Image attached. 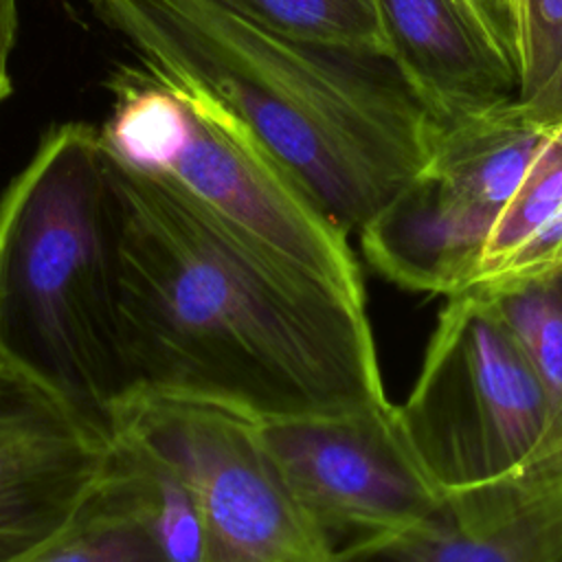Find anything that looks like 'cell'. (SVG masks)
Here are the masks:
<instances>
[{
    "label": "cell",
    "mask_w": 562,
    "mask_h": 562,
    "mask_svg": "<svg viewBox=\"0 0 562 562\" xmlns=\"http://www.w3.org/2000/svg\"><path fill=\"white\" fill-rule=\"evenodd\" d=\"M103 160L132 389L204 397L257 419L389 402L364 294L272 252L169 178L105 147Z\"/></svg>",
    "instance_id": "6da1fadb"
},
{
    "label": "cell",
    "mask_w": 562,
    "mask_h": 562,
    "mask_svg": "<svg viewBox=\"0 0 562 562\" xmlns=\"http://www.w3.org/2000/svg\"><path fill=\"white\" fill-rule=\"evenodd\" d=\"M143 68L239 119L347 235L426 169L437 125L389 59L281 35L222 0H90Z\"/></svg>",
    "instance_id": "7a4b0ae2"
},
{
    "label": "cell",
    "mask_w": 562,
    "mask_h": 562,
    "mask_svg": "<svg viewBox=\"0 0 562 562\" xmlns=\"http://www.w3.org/2000/svg\"><path fill=\"white\" fill-rule=\"evenodd\" d=\"M0 360L105 428L132 391L119 224L92 125L48 130L0 198Z\"/></svg>",
    "instance_id": "3957f363"
},
{
    "label": "cell",
    "mask_w": 562,
    "mask_h": 562,
    "mask_svg": "<svg viewBox=\"0 0 562 562\" xmlns=\"http://www.w3.org/2000/svg\"><path fill=\"white\" fill-rule=\"evenodd\" d=\"M397 417L443 492L507 476L562 439L538 373L476 290L448 296Z\"/></svg>",
    "instance_id": "277c9868"
},
{
    "label": "cell",
    "mask_w": 562,
    "mask_h": 562,
    "mask_svg": "<svg viewBox=\"0 0 562 562\" xmlns=\"http://www.w3.org/2000/svg\"><path fill=\"white\" fill-rule=\"evenodd\" d=\"M108 430L145 443L184 479L204 527V562H331L334 542L290 492L255 415L132 389L110 411Z\"/></svg>",
    "instance_id": "5b68a950"
},
{
    "label": "cell",
    "mask_w": 562,
    "mask_h": 562,
    "mask_svg": "<svg viewBox=\"0 0 562 562\" xmlns=\"http://www.w3.org/2000/svg\"><path fill=\"white\" fill-rule=\"evenodd\" d=\"M259 435L310 520L340 547L430 520L446 492L415 457L393 402L259 419Z\"/></svg>",
    "instance_id": "8992f818"
},
{
    "label": "cell",
    "mask_w": 562,
    "mask_h": 562,
    "mask_svg": "<svg viewBox=\"0 0 562 562\" xmlns=\"http://www.w3.org/2000/svg\"><path fill=\"white\" fill-rule=\"evenodd\" d=\"M187 110L184 147L160 171L233 228L356 294L360 263L342 233L299 178L231 112L173 88Z\"/></svg>",
    "instance_id": "52a82bcc"
},
{
    "label": "cell",
    "mask_w": 562,
    "mask_h": 562,
    "mask_svg": "<svg viewBox=\"0 0 562 562\" xmlns=\"http://www.w3.org/2000/svg\"><path fill=\"white\" fill-rule=\"evenodd\" d=\"M110 430L0 360V562L66 527L101 483Z\"/></svg>",
    "instance_id": "ba28073f"
},
{
    "label": "cell",
    "mask_w": 562,
    "mask_h": 562,
    "mask_svg": "<svg viewBox=\"0 0 562 562\" xmlns=\"http://www.w3.org/2000/svg\"><path fill=\"white\" fill-rule=\"evenodd\" d=\"M331 562H562V439L507 476L446 492L426 522L338 547Z\"/></svg>",
    "instance_id": "9c48e42d"
},
{
    "label": "cell",
    "mask_w": 562,
    "mask_h": 562,
    "mask_svg": "<svg viewBox=\"0 0 562 562\" xmlns=\"http://www.w3.org/2000/svg\"><path fill=\"white\" fill-rule=\"evenodd\" d=\"M389 64L435 125L518 99L514 40L492 0H375Z\"/></svg>",
    "instance_id": "30bf717a"
},
{
    "label": "cell",
    "mask_w": 562,
    "mask_h": 562,
    "mask_svg": "<svg viewBox=\"0 0 562 562\" xmlns=\"http://www.w3.org/2000/svg\"><path fill=\"white\" fill-rule=\"evenodd\" d=\"M492 224L450 204L417 178L360 233L364 259L389 281L454 296L474 285Z\"/></svg>",
    "instance_id": "8fae6325"
},
{
    "label": "cell",
    "mask_w": 562,
    "mask_h": 562,
    "mask_svg": "<svg viewBox=\"0 0 562 562\" xmlns=\"http://www.w3.org/2000/svg\"><path fill=\"white\" fill-rule=\"evenodd\" d=\"M555 125L538 119L520 99L470 112L437 125L419 178L461 211L494 224Z\"/></svg>",
    "instance_id": "7c38bea8"
},
{
    "label": "cell",
    "mask_w": 562,
    "mask_h": 562,
    "mask_svg": "<svg viewBox=\"0 0 562 562\" xmlns=\"http://www.w3.org/2000/svg\"><path fill=\"white\" fill-rule=\"evenodd\" d=\"M112 90L114 112L99 130L103 147L134 169L165 171L189 136L182 97L147 70L116 75Z\"/></svg>",
    "instance_id": "4fadbf2b"
},
{
    "label": "cell",
    "mask_w": 562,
    "mask_h": 562,
    "mask_svg": "<svg viewBox=\"0 0 562 562\" xmlns=\"http://www.w3.org/2000/svg\"><path fill=\"white\" fill-rule=\"evenodd\" d=\"M112 454V452H110ZM13 562H165L136 503L108 470L77 512L55 536Z\"/></svg>",
    "instance_id": "5bb4252c"
},
{
    "label": "cell",
    "mask_w": 562,
    "mask_h": 562,
    "mask_svg": "<svg viewBox=\"0 0 562 562\" xmlns=\"http://www.w3.org/2000/svg\"><path fill=\"white\" fill-rule=\"evenodd\" d=\"M547 389L562 426V272L479 283Z\"/></svg>",
    "instance_id": "9a60e30c"
},
{
    "label": "cell",
    "mask_w": 562,
    "mask_h": 562,
    "mask_svg": "<svg viewBox=\"0 0 562 562\" xmlns=\"http://www.w3.org/2000/svg\"><path fill=\"white\" fill-rule=\"evenodd\" d=\"M281 35L389 59L375 0H222Z\"/></svg>",
    "instance_id": "2e32d148"
},
{
    "label": "cell",
    "mask_w": 562,
    "mask_h": 562,
    "mask_svg": "<svg viewBox=\"0 0 562 562\" xmlns=\"http://www.w3.org/2000/svg\"><path fill=\"white\" fill-rule=\"evenodd\" d=\"M562 211V121L527 167L520 184L490 228L479 281L490 277L538 228Z\"/></svg>",
    "instance_id": "e0dca14e"
},
{
    "label": "cell",
    "mask_w": 562,
    "mask_h": 562,
    "mask_svg": "<svg viewBox=\"0 0 562 562\" xmlns=\"http://www.w3.org/2000/svg\"><path fill=\"white\" fill-rule=\"evenodd\" d=\"M562 86V0H527L520 101L544 123Z\"/></svg>",
    "instance_id": "ac0fdd59"
},
{
    "label": "cell",
    "mask_w": 562,
    "mask_h": 562,
    "mask_svg": "<svg viewBox=\"0 0 562 562\" xmlns=\"http://www.w3.org/2000/svg\"><path fill=\"white\" fill-rule=\"evenodd\" d=\"M553 272H562V211L542 228H538L516 252H512L490 277L479 283L520 281Z\"/></svg>",
    "instance_id": "d6986e66"
},
{
    "label": "cell",
    "mask_w": 562,
    "mask_h": 562,
    "mask_svg": "<svg viewBox=\"0 0 562 562\" xmlns=\"http://www.w3.org/2000/svg\"><path fill=\"white\" fill-rule=\"evenodd\" d=\"M494 9L498 11L501 20L505 22L518 59H520V72H522V57H525V33H527V0H492Z\"/></svg>",
    "instance_id": "ffe728a7"
},
{
    "label": "cell",
    "mask_w": 562,
    "mask_h": 562,
    "mask_svg": "<svg viewBox=\"0 0 562 562\" xmlns=\"http://www.w3.org/2000/svg\"><path fill=\"white\" fill-rule=\"evenodd\" d=\"M18 33V7L15 0H0V57L9 61Z\"/></svg>",
    "instance_id": "44dd1931"
},
{
    "label": "cell",
    "mask_w": 562,
    "mask_h": 562,
    "mask_svg": "<svg viewBox=\"0 0 562 562\" xmlns=\"http://www.w3.org/2000/svg\"><path fill=\"white\" fill-rule=\"evenodd\" d=\"M13 90V83H11V75H9V68H7V61L0 57V101H4Z\"/></svg>",
    "instance_id": "7402d4cb"
}]
</instances>
